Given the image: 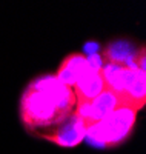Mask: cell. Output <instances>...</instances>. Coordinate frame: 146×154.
<instances>
[{
	"instance_id": "1",
	"label": "cell",
	"mask_w": 146,
	"mask_h": 154,
	"mask_svg": "<svg viewBox=\"0 0 146 154\" xmlns=\"http://www.w3.org/2000/svg\"><path fill=\"white\" fill-rule=\"evenodd\" d=\"M75 96L72 89L60 83L56 75L35 79L22 96V120L29 130L52 131L75 112Z\"/></svg>"
},
{
	"instance_id": "2",
	"label": "cell",
	"mask_w": 146,
	"mask_h": 154,
	"mask_svg": "<svg viewBox=\"0 0 146 154\" xmlns=\"http://www.w3.org/2000/svg\"><path fill=\"white\" fill-rule=\"evenodd\" d=\"M137 120V111L128 106H117L108 117L97 123L86 125L85 139L97 148H112L131 136Z\"/></svg>"
},
{
	"instance_id": "3",
	"label": "cell",
	"mask_w": 146,
	"mask_h": 154,
	"mask_svg": "<svg viewBox=\"0 0 146 154\" xmlns=\"http://www.w3.org/2000/svg\"><path fill=\"white\" fill-rule=\"evenodd\" d=\"M118 105V97L111 89H105V91L92 99L91 102H83V103H77L75 106V116L80 117L86 125L97 123L103 120L117 108Z\"/></svg>"
},
{
	"instance_id": "4",
	"label": "cell",
	"mask_w": 146,
	"mask_h": 154,
	"mask_svg": "<svg viewBox=\"0 0 146 154\" xmlns=\"http://www.w3.org/2000/svg\"><path fill=\"white\" fill-rule=\"evenodd\" d=\"M85 134H86V123L80 117H77L74 112L69 119H66L52 131L42 134V137L59 146L72 148L85 139Z\"/></svg>"
},
{
	"instance_id": "5",
	"label": "cell",
	"mask_w": 146,
	"mask_h": 154,
	"mask_svg": "<svg viewBox=\"0 0 146 154\" xmlns=\"http://www.w3.org/2000/svg\"><path fill=\"white\" fill-rule=\"evenodd\" d=\"M105 89L108 88H106L100 72L88 69V72L83 77H80L72 86V93L75 96L77 103H83V102H91L92 99H96Z\"/></svg>"
},
{
	"instance_id": "6",
	"label": "cell",
	"mask_w": 146,
	"mask_h": 154,
	"mask_svg": "<svg viewBox=\"0 0 146 154\" xmlns=\"http://www.w3.org/2000/svg\"><path fill=\"white\" fill-rule=\"evenodd\" d=\"M88 69L89 68L86 63V57L83 54H71L62 62V65L56 74V79L65 86L72 89L75 82L80 77H83L88 72Z\"/></svg>"
},
{
	"instance_id": "7",
	"label": "cell",
	"mask_w": 146,
	"mask_h": 154,
	"mask_svg": "<svg viewBox=\"0 0 146 154\" xmlns=\"http://www.w3.org/2000/svg\"><path fill=\"white\" fill-rule=\"evenodd\" d=\"M134 53H135V48L131 45V42L117 40V42L109 43L108 46H105L100 56L105 63H115V65L126 66L131 62Z\"/></svg>"
},
{
	"instance_id": "8",
	"label": "cell",
	"mask_w": 146,
	"mask_h": 154,
	"mask_svg": "<svg viewBox=\"0 0 146 154\" xmlns=\"http://www.w3.org/2000/svg\"><path fill=\"white\" fill-rule=\"evenodd\" d=\"M86 63H88V68H89L91 71H96V72H100V69H102L103 65H105V62H103L100 53L92 54V56H88V57H86Z\"/></svg>"
},
{
	"instance_id": "9",
	"label": "cell",
	"mask_w": 146,
	"mask_h": 154,
	"mask_svg": "<svg viewBox=\"0 0 146 154\" xmlns=\"http://www.w3.org/2000/svg\"><path fill=\"white\" fill-rule=\"evenodd\" d=\"M100 51V45L97 42H88L85 46H83V53L88 54V56H92V54H97Z\"/></svg>"
}]
</instances>
